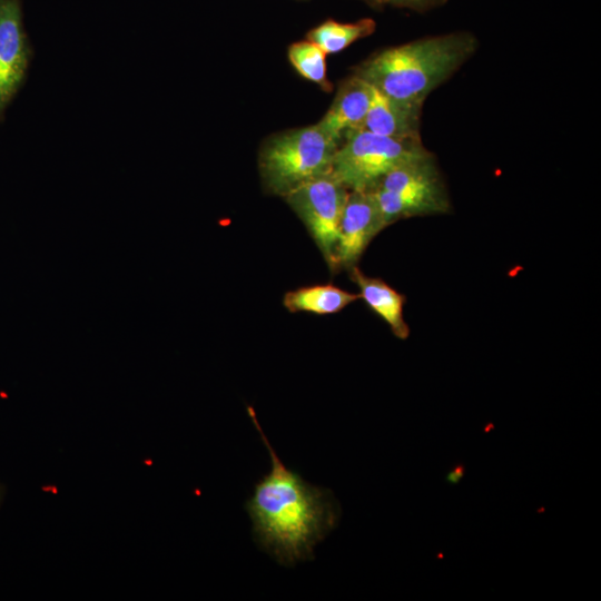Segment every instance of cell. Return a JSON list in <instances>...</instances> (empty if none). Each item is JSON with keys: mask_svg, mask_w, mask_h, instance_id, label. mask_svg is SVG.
<instances>
[{"mask_svg": "<svg viewBox=\"0 0 601 601\" xmlns=\"http://www.w3.org/2000/svg\"><path fill=\"white\" fill-rule=\"evenodd\" d=\"M247 413L270 456L245 509L258 546L277 563L294 566L314 559V548L337 528L342 509L329 489L313 485L278 457L252 406Z\"/></svg>", "mask_w": 601, "mask_h": 601, "instance_id": "cell-1", "label": "cell"}, {"mask_svg": "<svg viewBox=\"0 0 601 601\" xmlns=\"http://www.w3.org/2000/svg\"><path fill=\"white\" fill-rule=\"evenodd\" d=\"M476 49V38L466 31L425 37L373 55L354 73L390 98L423 105Z\"/></svg>", "mask_w": 601, "mask_h": 601, "instance_id": "cell-2", "label": "cell"}, {"mask_svg": "<svg viewBox=\"0 0 601 601\" xmlns=\"http://www.w3.org/2000/svg\"><path fill=\"white\" fill-rule=\"evenodd\" d=\"M339 146L317 124L267 138L258 155L265 191L284 197L297 186L332 173Z\"/></svg>", "mask_w": 601, "mask_h": 601, "instance_id": "cell-3", "label": "cell"}, {"mask_svg": "<svg viewBox=\"0 0 601 601\" xmlns=\"http://www.w3.org/2000/svg\"><path fill=\"white\" fill-rule=\"evenodd\" d=\"M372 191L386 227L400 219L451 210L449 194L432 152L394 168Z\"/></svg>", "mask_w": 601, "mask_h": 601, "instance_id": "cell-4", "label": "cell"}, {"mask_svg": "<svg viewBox=\"0 0 601 601\" xmlns=\"http://www.w3.org/2000/svg\"><path fill=\"white\" fill-rule=\"evenodd\" d=\"M430 152L421 139H396L357 130L348 134L338 147L332 174L348 190H373L387 173Z\"/></svg>", "mask_w": 601, "mask_h": 601, "instance_id": "cell-5", "label": "cell"}, {"mask_svg": "<svg viewBox=\"0 0 601 601\" xmlns=\"http://www.w3.org/2000/svg\"><path fill=\"white\" fill-rule=\"evenodd\" d=\"M348 189L332 174L308 180L283 198L304 223L331 273H338V227Z\"/></svg>", "mask_w": 601, "mask_h": 601, "instance_id": "cell-6", "label": "cell"}, {"mask_svg": "<svg viewBox=\"0 0 601 601\" xmlns=\"http://www.w3.org/2000/svg\"><path fill=\"white\" fill-rule=\"evenodd\" d=\"M32 57L20 0H0V121L23 86Z\"/></svg>", "mask_w": 601, "mask_h": 601, "instance_id": "cell-7", "label": "cell"}, {"mask_svg": "<svg viewBox=\"0 0 601 601\" xmlns=\"http://www.w3.org/2000/svg\"><path fill=\"white\" fill-rule=\"evenodd\" d=\"M386 225L372 190H349L338 227L337 270H349Z\"/></svg>", "mask_w": 601, "mask_h": 601, "instance_id": "cell-8", "label": "cell"}, {"mask_svg": "<svg viewBox=\"0 0 601 601\" xmlns=\"http://www.w3.org/2000/svg\"><path fill=\"white\" fill-rule=\"evenodd\" d=\"M373 87L357 75L346 78L317 125L337 142L361 130L373 97Z\"/></svg>", "mask_w": 601, "mask_h": 601, "instance_id": "cell-9", "label": "cell"}, {"mask_svg": "<svg viewBox=\"0 0 601 601\" xmlns=\"http://www.w3.org/2000/svg\"><path fill=\"white\" fill-rule=\"evenodd\" d=\"M361 130L396 139H421V104L395 100L373 88Z\"/></svg>", "mask_w": 601, "mask_h": 601, "instance_id": "cell-10", "label": "cell"}, {"mask_svg": "<svg viewBox=\"0 0 601 601\" xmlns=\"http://www.w3.org/2000/svg\"><path fill=\"white\" fill-rule=\"evenodd\" d=\"M348 274L367 306L390 326L397 338L406 339L410 327L403 316L405 296L383 279L366 276L357 266L352 267Z\"/></svg>", "mask_w": 601, "mask_h": 601, "instance_id": "cell-11", "label": "cell"}, {"mask_svg": "<svg viewBox=\"0 0 601 601\" xmlns=\"http://www.w3.org/2000/svg\"><path fill=\"white\" fill-rule=\"evenodd\" d=\"M359 298V294L351 293L333 284H317L288 290L283 297V304L290 313L331 315L341 312Z\"/></svg>", "mask_w": 601, "mask_h": 601, "instance_id": "cell-12", "label": "cell"}, {"mask_svg": "<svg viewBox=\"0 0 601 601\" xmlns=\"http://www.w3.org/2000/svg\"><path fill=\"white\" fill-rule=\"evenodd\" d=\"M374 30L375 21L370 18L351 23L326 20L307 33V40L316 43L326 55L335 53L372 35Z\"/></svg>", "mask_w": 601, "mask_h": 601, "instance_id": "cell-13", "label": "cell"}, {"mask_svg": "<svg viewBox=\"0 0 601 601\" xmlns=\"http://www.w3.org/2000/svg\"><path fill=\"white\" fill-rule=\"evenodd\" d=\"M326 53L309 40L293 43L288 49V58L293 67L304 78L329 91L332 83L326 76Z\"/></svg>", "mask_w": 601, "mask_h": 601, "instance_id": "cell-14", "label": "cell"}, {"mask_svg": "<svg viewBox=\"0 0 601 601\" xmlns=\"http://www.w3.org/2000/svg\"><path fill=\"white\" fill-rule=\"evenodd\" d=\"M445 0H386V4H392L401 8H410L414 10H426L436 4L443 3Z\"/></svg>", "mask_w": 601, "mask_h": 601, "instance_id": "cell-15", "label": "cell"}, {"mask_svg": "<svg viewBox=\"0 0 601 601\" xmlns=\"http://www.w3.org/2000/svg\"><path fill=\"white\" fill-rule=\"evenodd\" d=\"M465 474V466L463 463H456L453 465L445 475V481L449 484L455 485L461 482Z\"/></svg>", "mask_w": 601, "mask_h": 601, "instance_id": "cell-16", "label": "cell"}, {"mask_svg": "<svg viewBox=\"0 0 601 601\" xmlns=\"http://www.w3.org/2000/svg\"><path fill=\"white\" fill-rule=\"evenodd\" d=\"M364 1L373 7H382L386 4V0H364Z\"/></svg>", "mask_w": 601, "mask_h": 601, "instance_id": "cell-17", "label": "cell"}]
</instances>
